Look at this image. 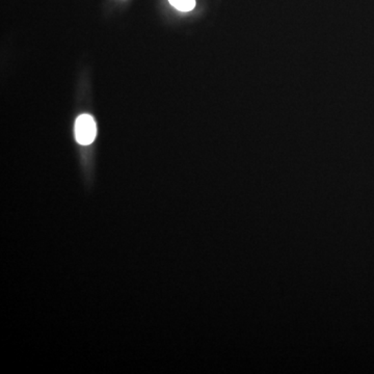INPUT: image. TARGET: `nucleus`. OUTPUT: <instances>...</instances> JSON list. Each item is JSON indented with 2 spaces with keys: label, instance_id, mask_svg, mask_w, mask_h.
Listing matches in <instances>:
<instances>
[{
  "label": "nucleus",
  "instance_id": "f257e3e1",
  "mask_svg": "<svg viewBox=\"0 0 374 374\" xmlns=\"http://www.w3.org/2000/svg\"><path fill=\"white\" fill-rule=\"evenodd\" d=\"M97 135L96 122L90 115L83 114L76 119L75 137L80 145H90Z\"/></svg>",
  "mask_w": 374,
  "mask_h": 374
},
{
  "label": "nucleus",
  "instance_id": "f03ea898",
  "mask_svg": "<svg viewBox=\"0 0 374 374\" xmlns=\"http://www.w3.org/2000/svg\"><path fill=\"white\" fill-rule=\"evenodd\" d=\"M175 9L181 12H190L196 7V0H168Z\"/></svg>",
  "mask_w": 374,
  "mask_h": 374
}]
</instances>
